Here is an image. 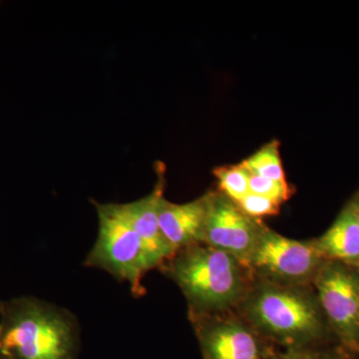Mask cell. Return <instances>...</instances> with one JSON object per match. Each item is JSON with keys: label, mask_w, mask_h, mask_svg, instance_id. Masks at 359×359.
<instances>
[{"label": "cell", "mask_w": 359, "mask_h": 359, "mask_svg": "<svg viewBox=\"0 0 359 359\" xmlns=\"http://www.w3.org/2000/svg\"><path fill=\"white\" fill-rule=\"evenodd\" d=\"M0 346L11 359H79V320L33 295L0 302Z\"/></svg>", "instance_id": "obj_1"}, {"label": "cell", "mask_w": 359, "mask_h": 359, "mask_svg": "<svg viewBox=\"0 0 359 359\" xmlns=\"http://www.w3.org/2000/svg\"><path fill=\"white\" fill-rule=\"evenodd\" d=\"M160 269L185 295L190 316L222 313L247 292L244 264L205 243L177 250Z\"/></svg>", "instance_id": "obj_2"}, {"label": "cell", "mask_w": 359, "mask_h": 359, "mask_svg": "<svg viewBox=\"0 0 359 359\" xmlns=\"http://www.w3.org/2000/svg\"><path fill=\"white\" fill-rule=\"evenodd\" d=\"M245 313L257 330L289 349L306 348L323 335L320 302L294 287L263 283L248 297Z\"/></svg>", "instance_id": "obj_3"}, {"label": "cell", "mask_w": 359, "mask_h": 359, "mask_svg": "<svg viewBox=\"0 0 359 359\" xmlns=\"http://www.w3.org/2000/svg\"><path fill=\"white\" fill-rule=\"evenodd\" d=\"M98 235L84 259V266L101 269L120 283H128L134 297L146 294L143 280L155 269L138 233L115 203L94 202Z\"/></svg>", "instance_id": "obj_4"}, {"label": "cell", "mask_w": 359, "mask_h": 359, "mask_svg": "<svg viewBox=\"0 0 359 359\" xmlns=\"http://www.w3.org/2000/svg\"><path fill=\"white\" fill-rule=\"evenodd\" d=\"M325 262L314 241L292 240L262 223L247 266L271 283L299 285L314 278Z\"/></svg>", "instance_id": "obj_5"}, {"label": "cell", "mask_w": 359, "mask_h": 359, "mask_svg": "<svg viewBox=\"0 0 359 359\" xmlns=\"http://www.w3.org/2000/svg\"><path fill=\"white\" fill-rule=\"evenodd\" d=\"M346 264L325 261L314 276L318 302L339 339L359 351V278Z\"/></svg>", "instance_id": "obj_6"}, {"label": "cell", "mask_w": 359, "mask_h": 359, "mask_svg": "<svg viewBox=\"0 0 359 359\" xmlns=\"http://www.w3.org/2000/svg\"><path fill=\"white\" fill-rule=\"evenodd\" d=\"M204 359H271L252 328L237 318L190 316Z\"/></svg>", "instance_id": "obj_7"}, {"label": "cell", "mask_w": 359, "mask_h": 359, "mask_svg": "<svg viewBox=\"0 0 359 359\" xmlns=\"http://www.w3.org/2000/svg\"><path fill=\"white\" fill-rule=\"evenodd\" d=\"M261 224L221 192L212 193L203 243L236 257L248 269Z\"/></svg>", "instance_id": "obj_8"}, {"label": "cell", "mask_w": 359, "mask_h": 359, "mask_svg": "<svg viewBox=\"0 0 359 359\" xmlns=\"http://www.w3.org/2000/svg\"><path fill=\"white\" fill-rule=\"evenodd\" d=\"M165 187L164 170L159 166L157 183L152 192L134 202L118 204L123 216L143 241L155 269H160L176 252L160 230V205L164 198Z\"/></svg>", "instance_id": "obj_9"}, {"label": "cell", "mask_w": 359, "mask_h": 359, "mask_svg": "<svg viewBox=\"0 0 359 359\" xmlns=\"http://www.w3.org/2000/svg\"><path fill=\"white\" fill-rule=\"evenodd\" d=\"M212 192L184 204L163 198L160 205L159 226L165 240L175 250L204 242V231Z\"/></svg>", "instance_id": "obj_10"}, {"label": "cell", "mask_w": 359, "mask_h": 359, "mask_svg": "<svg viewBox=\"0 0 359 359\" xmlns=\"http://www.w3.org/2000/svg\"><path fill=\"white\" fill-rule=\"evenodd\" d=\"M314 242L325 261L339 262L351 266L359 263V219L356 197L342 209L330 229Z\"/></svg>", "instance_id": "obj_11"}, {"label": "cell", "mask_w": 359, "mask_h": 359, "mask_svg": "<svg viewBox=\"0 0 359 359\" xmlns=\"http://www.w3.org/2000/svg\"><path fill=\"white\" fill-rule=\"evenodd\" d=\"M243 165L250 173L273 180V181L287 182L283 162L280 159V142L273 140L266 144L255 154L243 161Z\"/></svg>", "instance_id": "obj_12"}, {"label": "cell", "mask_w": 359, "mask_h": 359, "mask_svg": "<svg viewBox=\"0 0 359 359\" xmlns=\"http://www.w3.org/2000/svg\"><path fill=\"white\" fill-rule=\"evenodd\" d=\"M218 180L221 193L237 203L250 193V173L242 164L216 168L212 172Z\"/></svg>", "instance_id": "obj_13"}, {"label": "cell", "mask_w": 359, "mask_h": 359, "mask_svg": "<svg viewBox=\"0 0 359 359\" xmlns=\"http://www.w3.org/2000/svg\"><path fill=\"white\" fill-rule=\"evenodd\" d=\"M250 192L269 198L283 205L292 197L294 189L287 182L273 181L250 173Z\"/></svg>", "instance_id": "obj_14"}, {"label": "cell", "mask_w": 359, "mask_h": 359, "mask_svg": "<svg viewBox=\"0 0 359 359\" xmlns=\"http://www.w3.org/2000/svg\"><path fill=\"white\" fill-rule=\"evenodd\" d=\"M236 204L245 215L257 219H261L264 217L276 216L280 212L282 205L276 201L250 192Z\"/></svg>", "instance_id": "obj_15"}, {"label": "cell", "mask_w": 359, "mask_h": 359, "mask_svg": "<svg viewBox=\"0 0 359 359\" xmlns=\"http://www.w3.org/2000/svg\"><path fill=\"white\" fill-rule=\"evenodd\" d=\"M271 359H327L323 354L314 353L308 348L287 349L285 353L273 355Z\"/></svg>", "instance_id": "obj_16"}, {"label": "cell", "mask_w": 359, "mask_h": 359, "mask_svg": "<svg viewBox=\"0 0 359 359\" xmlns=\"http://www.w3.org/2000/svg\"><path fill=\"white\" fill-rule=\"evenodd\" d=\"M0 359H11L8 358V355L6 353H4V349L0 346Z\"/></svg>", "instance_id": "obj_17"}, {"label": "cell", "mask_w": 359, "mask_h": 359, "mask_svg": "<svg viewBox=\"0 0 359 359\" xmlns=\"http://www.w3.org/2000/svg\"><path fill=\"white\" fill-rule=\"evenodd\" d=\"M354 266V268L356 269L355 273H356V275H358V278H359V263L354 264V266Z\"/></svg>", "instance_id": "obj_18"}, {"label": "cell", "mask_w": 359, "mask_h": 359, "mask_svg": "<svg viewBox=\"0 0 359 359\" xmlns=\"http://www.w3.org/2000/svg\"><path fill=\"white\" fill-rule=\"evenodd\" d=\"M356 199H358V219H359V195L356 196Z\"/></svg>", "instance_id": "obj_19"}]
</instances>
